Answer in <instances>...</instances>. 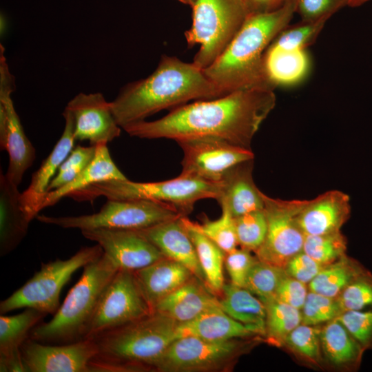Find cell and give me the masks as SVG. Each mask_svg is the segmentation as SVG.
Returning <instances> with one entry per match:
<instances>
[{"label":"cell","mask_w":372,"mask_h":372,"mask_svg":"<svg viewBox=\"0 0 372 372\" xmlns=\"http://www.w3.org/2000/svg\"><path fill=\"white\" fill-rule=\"evenodd\" d=\"M364 269L358 261L344 256L338 261L325 265L308 284L309 290L337 298Z\"/></svg>","instance_id":"32"},{"label":"cell","mask_w":372,"mask_h":372,"mask_svg":"<svg viewBox=\"0 0 372 372\" xmlns=\"http://www.w3.org/2000/svg\"><path fill=\"white\" fill-rule=\"evenodd\" d=\"M133 272L152 312L158 302L194 276L186 267L166 257Z\"/></svg>","instance_id":"23"},{"label":"cell","mask_w":372,"mask_h":372,"mask_svg":"<svg viewBox=\"0 0 372 372\" xmlns=\"http://www.w3.org/2000/svg\"><path fill=\"white\" fill-rule=\"evenodd\" d=\"M337 318L364 351L372 349V309L344 311Z\"/></svg>","instance_id":"42"},{"label":"cell","mask_w":372,"mask_h":372,"mask_svg":"<svg viewBox=\"0 0 372 372\" xmlns=\"http://www.w3.org/2000/svg\"><path fill=\"white\" fill-rule=\"evenodd\" d=\"M183 216L174 207L149 200H111L99 211L78 216H48L37 215L43 223L62 228L82 230L119 229L139 230Z\"/></svg>","instance_id":"9"},{"label":"cell","mask_w":372,"mask_h":372,"mask_svg":"<svg viewBox=\"0 0 372 372\" xmlns=\"http://www.w3.org/2000/svg\"><path fill=\"white\" fill-rule=\"evenodd\" d=\"M257 259L251 251L240 248L225 254V266L230 277L231 283L244 287L248 272Z\"/></svg>","instance_id":"44"},{"label":"cell","mask_w":372,"mask_h":372,"mask_svg":"<svg viewBox=\"0 0 372 372\" xmlns=\"http://www.w3.org/2000/svg\"><path fill=\"white\" fill-rule=\"evenodd\" d=\"M178 338L193 336L212 342H223L258 335V332L229 316L219 307H213L194 320L180 323Z\"/></svg>","instance_id":"26"},{"label":"cell","mask_w":372,"mask_h":372,"mask_svg":"<svg viewBox=\"0 0 372 372\" xmlns=\"http://www.w3.org/2000/svg\"><path fill=\"white\" fill-rule=\"evenodd\" d=\"M342 312L338 298L309 291L301 309L302 323L319 325L337 318Z\"/></svg>","instance_id":"39"},{"label":"cell","mask_w":372,"mask_h":372,"mask_svg":"<svg viewBox=\"0 0 372 372\" xmlns=\"http://www.w3.org/2000/svg\"><path fill=\"white\" fill-rule=\"evenodd\" d=\"M238 245L255 252L262 244L267 231V220L264 209L234 218Z\"/></svg>","instance_id":"37"},{"label":"cell","mask_w":372,"mask_h":372,"mask_svg":"<svg viewBox=\"0 0 372 372\" xmlns=\"http://www.w3.org/2000/svg\"><path fill=\"white\" fill-rule=\"evenodd\" d=\"M25 372H87L98 354L94 339L62 344H45L31 338L21 347Z\"/></svg>","instance_id":"15"},{"label":"cell","mask_w":372,"mask_h":372,"mask_svg":"<svg viewBox=\"0 0 372 372\" xmlns=\"http://www.w3.org/2000/svg\"><path fill=\"white\" fill-rule=\"evenodd\" d=\"M138 231L165 257L184 265L206 285L194 245L180 222V217Z\"/></svg>","instance_id":"21"},{"label":"cell","mask_w":372,"mask_h":372,"mask_svg":"<svg viewBox=\"0 0 372 372\" xmlns=\"http://www.w3.org/2000/svg\"><path fill=\"white\" fill-rule=\"evenodd\" d=\"M220 308L234 320L266 333V307L251 292L232 283L225 284L218 296Z\"/></svg>","instance_id":"28"},{"label":"cell","mask_w":372,"mask_h":372,"mask_svg":"<svg viewBox=\"0 0 372 372\" xmlns=\"http://www.w3.org/2000/svg\"><path fill=\"white\" fill-rule=\"evenodd\" d=\"M96 149V145L76 146L62 163L58 171L74 170L81 172L93 159Z\"/></svg>","instance_id":"47"},{"label":"cell","mask_w":372,"mask_h":372,"mask_svg":"<svg viewBox=\"0 0 372 372\" xmlns=\"http://www.w3.org/2000/svg\"><path fill=\"white\" fill-rule=\"evenodd\" d=\"M99 245L84 247L66 260L56 259L43 263L23 286L0 302V313L21 308H32L46 315H54L59 304L61 291L79 269L100 257Z\"/></svg>","instance_id":"8"},{"label":"cell","mask_w":372,"mask_h":372,"mask_svg":"<svg viewBox=\"0 0 372 372\" xmlns=\"http://www.w3.org/2000/svg\"><path fill=\"white\" fill-rule=\"evenodd\" d=\"M152 313L133 271L118 269L100 297L85 339L94 338Z\"/></svg>","instance_id":"11"},{"label":"cell","mask_w":372,"mask_h":372,"mask_svg":"<svg viewBox=\"0 0 372 372\" xmlns=\"http://www.w3.org/2000/svg\"><path fill=\"white\" fill-rule=\"evenodd\" d=\"M320 344L330 363L351 369L358 367L364 351L338 318L327 322L322 328Z\"/></svg>","instance_id":"30"},{"label":"cell","mask_w":372,"mask_h":372,"mask_svg":"<svg viewBox=\"0 0 372 372\" xmlns=\"http://www.w3.org/2000/svg\"><path fill=\"white\" fill-rule=\"evenodd\" d=\"M267 231L260 247L254 252L265 262L285 269L288 262L302 251L304 234L298 215L306 200H282L263 193Z\"/></svg>","instance_id":"10"},{"label":"cell","mask_w":372,"mask_h":372,"mask_svg":"<svg viewBox=\"0 0 372 372\" xmlns=\"http://www.w3.org/2000/svg\"><path fill=\"white\" fill-rule=\"evenodd\" d=\"M328 19L300 21L293 25H287L271 44L286 50H306L316 41Z\"/></svg>","instance_id":"36"},{"label":"cell","mask_w":372,"mask_h":372,"mask_svg":"<svg viewBox=\"0 0 372 372\" xmlns=\"http://www.w3.org/2000/svg\"><path fill=\"white\" fill-rule=\"evenodd\" d=\"M178 323L157 312L103 332L94 339L98 354L90 371L152 369L153 364L178 338Z\"/></svg>","instance_id":"4"},{"label":"cell","mask_w":372,"mask_h":372,"mask_svg":"<svg viewBox=\"0 0 372 372\" xmlns=\"http://www.w3.org/2000/svg\"><path fill=\"white\" fill-rule=\"evenodd\" d=\"M196 229L219 247L225 254L237 248L238 240L234 218L225 209H222L221 216L216 220L207 216L201 223H194Z\"/></svg>","instance_id":"38"},{"label":"cell","mask_w":372,"mask_h":372,"mask_svg":"<svg viewBox=\"0 0 372 372\" xmlns=\"http://www.w3.org/2000/svg\"><path fill=\"white\" fill-rule=\"evenodd\" d=\"M307 285L287 275L286 273L278 285L275 298L282 302L301 310L309 292Z\"/></svg>","instance_id":"45"},{"label":"cell","mask_w":372,"mask_h":372,"mask_svg":"<svg viewBox=\"0 0 372 372\" xmlns=\"http://www.w3.org/2000/svg\"><path fill=\"white\" fill-rule=\"evenodd\" d=\"M347 240L340 231L322 235H304L302 251L323 265L346 256Z\"/></svg>","instance_id":"34"},{"label":"cell","mask_w":372,"mask_h":372,"mask_svg":"<svg viewBox=\"0 0 372 372\" xmlns=\"http://www.w3.org/2000/svg\"><path fill=\"white\" fill-rule=\"evenodd\" d=\"M14 79L10 73L0 45V147L8 154L6 177L15 185L21 183L25 172L32 165L36 149L26 136L15 110L11 94Z\"/></svg>","instance_id":"12"},{"label":"cell","mask_w":372,"mask_h":372,"mask_svg":"<svg viewBox=\"0 0 372 372\" xmlns=\"http://www.w3.org/2000/svg\"><path fill=\"white\" fill-rule=\"evenodd\" d=\"M324 267V265L317 262L302 251L288 262L285 270L287 275L309 284Z\"/></svg>","instance_id":"46"},{"label":"cell","mask_w":372,"mask_h":372,"mask_svg":"<svg viewBox=\"0 0 372 372\" xmlns=\"http://www.w3.org/2000/svg\"><path fill=\"white\" fill-rule=\"evenodd\" d=\"M47 315L39 310L25 308L17 314L0 316V371H25L21 347L30 338L32 330Z\"/></svg>","instance_id":"22"},{"label":"cell","mask_w":372,"mask_h":372,"mask_svg":"<svg viewBox=\"0 0 372 372\" xmlns=\"http://www.w3.org/2000/svg\"><path fill=\"white\" fill-rule=\"evenodd\" d=\"M183 152L180 174L209 182H219L233 167L254 160L249 148L215 138H198L177 142Z\"/></svg>","instance_id":"14"},{"label":"cell","mask_w":372,"mask_h":372,"mask_svg":"<svg viewBox=\"0 0 372 372\" xmlns=\"http://www.w3.org/2000/svg\"><path fill=\"white\" fill-rule=\"evenodd\" d=\"M217 305V296L203 281L193 276L158 302L153 312L164 315L180 324L191 321Z\"/></svg>","instance_id":"24"},{"label":"cell","mask_w":372,"mask_h":372,"mask_svg":"<svg viewBox=\"0 0 372 372\" xmlns=\"http://www.w3.org/2000/svg\"><path fill=\"white\" fill-rule=\"evenodd\" d=\"M126 179L127 178L112 159L107 145H98L93 159L72 181L46 193L41 205V211L45 207L54 205L72 193L81 190L92 184L110 180Z\"/></svg>","instance_id":"27"},{"label":"cell","mask_w":372,"mask_h":372,"mask_svg":"<svg viewBox=\"0 0 372 372\" xmlns=\"http://www.w3.org/2000/svg\"><path fill=\"white\" fill-rule=\"evenodd\" d=\"M309 65L306 50H286L271 43L264 56L265 72L274 87L301 81L307 74Z\"/></svg>","instance_id":"29"},{"label":"cell","mask_w":372,"mask_h":372,"mask_svg":"<svg viewBox=\"0 0 372 372\" xmlns=\"http://www.w3.org/2000/svg\"><path fill=\"white\" fill-rule=\"evenodd\" d=\"M371 0H350L349 6L352 8L359 7Z\"/></svg>","instance_id":"49"},{"label":"cell","mask_w":372,"mask_h":372,"mask_svg":"<svg viewBox=\"0 0 372 372\" xmlns=\"http://www.w3.org/2000/svg\"><path fill=\"white\" fill-rule=\"evenodd\" d=\"M266 307V333L269 342L282 345L289 334L302 323L301 310L276 298L263 302Z\"/></svg>","instance_id":"33"},{"label":"cell","mask_w":372,"mask_h":372,"mask_svg":"<svg viewBox=\"0 0 372 372\" xmlns=\"http://www.w3.org/2000/svg\"><path fill=\"white\" fill-rule=\"evenodd\" d=\"M178 1H180V2H181V3H183L187 4L185 0H178Z\"/></svg>","instance_id":"51"},{"label":"cell","mask_w":372,"mask_h":372,"mask_svg":"<svg viewBox=\"0 0 372 372\" xmlns=\"http://www.w3.org/2000/svg\"><path fill=\"white\" fill-rule=\"evenodd\" d=\"M185 1H186L187 4L192 6V5L194 3L196 0H185Z\"/></svg>","instance_id":"50"},{"label":"cell","mask_w":372,"mask_h":372,"mask_svg":"<svg viewBox=\"0 0 372 372\" xmlns=\"http://www.w3.org/2000/svg\"><path fill=\"white\" fill-rule=\"evenodd\" d=\"M65 108L73 116L76 141L87 140L90 145H107L121 134L122 128L116 121L110 102L100 92L79 93Z\"/></svg>","instance_id":"17"},{"label":"cell","mask_w":372,"mask_h":372,"mask_svg":"<svg viewBox=\"0 0 372 372\" xmlns=\"http://www.w3.org/2000/svg\"><path fill=\"white\" fill-rule=\"evenodd\" d=\"M219 182L180 174L170 180L138 183L110 180L92 184L72 193L68 197L79 201H93L99 196L111 200H149L169 204L183 216L192 212L194 204L202 199H216Z\"/></svg>","instance_id":"6"},{"label":"cell","mask_w":372,"mask_h":372,"mask_svg":"<svg viewBox=\"0 0 372 372\" xmlns=\"http://www.w3.org/2000/svg\"><path fill=\"white\" fill-rule=\"evenodd\" d=\"M118 269L104 253L83 267L53 318L31 331L30 338L45 344H62L85 339L100 297Z\"/></svg>","instance_id":"5"},{"label":"cell","mask_w":372,"mask_h":372,"mask_svg":"<svg viewBox=\"0 0 372 372\" xmlns=\"http://www.w3.org/2000/svg\"><path fill=\"white\" fill-rule=\"evenodd\" d=\"M81 233L85 238L97 242L118 269L134 271L165 257L138 230L95 229Z\"/></svg>","instance_id":"16"},{"label":"cell","mask_w":372,"mask_h":372,"mask_svg":"<svg viewBox=\"0 0 372 372\" xmlns=\"http://www.w3.org/2000/svg\"><path fill=\"white\" fill-rule=\"evenodd\" d=\"M192 24L185 32L189 48H200L193 63L205 70L224 52L249 15L242 0H196Z\"/></svg>","instance_id":"7"},{"label":"cell","mask_w":372,"mask_h":372,"mask_svg":"<svg viewBox=\"0 0 372 372\" xmlns=\"http://www.w3.org/2000/svg\"><path fill=\"white\" fill-rule=\"evenodd\" d=\"M253 160L231 168L219 181L216 200L234 218L264 208L263 193L253 178Z\"/></svg>","instance_id":"20"},{"label":"cell","mask_w":372,"mask_h":372,"mask_svg":"<svg viewBox=\"0 0 372 372\" xmlns=\"http://www.w3.org/2000/svg\"><path fill=\"white\" fill-rule=\"evenodd\" d=\"M276 105L273 90L247 89L175 108L153 121L135 122L123 127L141 138H167L176 142L215 138L245 148Z\"/></svg>","instance_id":"1"},{"label":"cell","mask_w":372,"mask_h":372,"mask_svg":"<svg viewBox=\"0 0 372 372\" xmlns=\"http://www.w3.org/2000/svg\"><path fill=\"white\" fill-rule=\"evenodd\" d=\"M225 94L193 63L163 55L147 78L123 86L110 102L114 116L123 129L154 114L187 104L192 100H208Z\"/></svg>","instance_id":"2"},{"label":"cell","mask_w":372,"mask_h":372,"mask_svg":"<svg viewBox=\"0 0 372 372\" xmlns=\"http://www.w3.org/2000/svg\"><path fill=\"white\" fill-rule=\"evenodd\" d=\"M285 273V269L257 258L248 272L244 288L265 302L275 298L278 285Z\"/></svg>","instance_id":"35"},{"label":"cell","mask_w":372,"mask_h":372,"mask_svg":"<svg viewBox=\"0 0 372 372\" xmlns=\"http://www.w3.org/2000/svg\"><path fill=\"white\" fill-rule=\"evenodd\" d=\"M321 329L318 325L301 323L289 334L285 344L302 357L317 362L320 356Z\"/></svg>","instance_id":"41"},{"label":"cell","mask_w":372,"mask_h":372,"mask_svg":"<svg viewBox=\"0 0 372 372\" xmlns=\"http://www.w3.org/2000/svg\"><path fill=\"white\" fill-rule=\"evenodd\" d=\"M287 0H242L249 14L267 13L282 8Z\"/></svg>","instance_id":"48"},{"label":"cell","mask_w":372,"mask_h":372,"mask_svg":"<svg viewBox=\"0 0 372 372\" xmlns=\"http://www.w3.org/2000/svg\"><path fill=\"white\" fill-rule=\"evenodd\" d=\"M337 298L343 311L372 309V273L365 269Z\"/></svg>","instance_id":"40"},{"label":"cell","mask_w":372,"mask_h":372,"mask_svg":"<svg viewBox=\"0 0 372 372\" xmlns=\"http://www.w3.org/2000/svg\"><path fill=\"white\" fill-rule=\"evenodd\" d=\"M237 339L212 342L193 336L176 338L152 369L162 372H203L223 369L240 353Z\"/></svg>","instance_id":"13"},{"label":"cell","mask_w":372,"mask_h":372,"mask_svg":"<svg viewBox=\"0 0 372 372\" xmlns=\"http://www.w3.org/2000/svg\"><path fill=\"white\" fill-rule=\"evenodd\" d=\"M350 214L349 196L331 190L306 200L297 221L304 235H322L340 231Z\"/></svg>","instance_id":"19"},{"label":"cell","mask_w":372,"mask_h":372,"mask_svg":"<svg viewBox=\"0 0 372 372\" xmlns=\"http://www.w3.org/2000/svg\"><path fill=\"white\" fill-rule=\"evenodd\" d=\"M296 0L273 12L249 14L224 52L203 70L225 94L247 89L275 87L264 68L265 53L291 20Z\"/></svg>","instance_id":"3"},{"label":"cell","mask_w":372,"mask_h":372,"mask_svg":"<svg viewBox=\"0 0 372 372\" xmlns=\"http://www.w3.org/2000/svg\"><path fill=\"white\" fill-rule=\"evenodd\" d=\"M350 0H296L295 12L301 21H316L329 19L345 6Z\"/></svg>","instance_id":"43"},{"label":"cell","mask_w":372,"mask_h":372,"mask_svg":"<svg viewBox=\"0 0 372 372\" xmlns=\"http://www.w3.org/2000/svg\"><path fill=\"white\" fill-rule=\"evenodd\" d=\"M18 185L0 175V254L14 250L25 236L31 220L25 212Z\"/></svg>","instance_id":"25"},{"label":"cell","mask_w":372,"mask_h":372,"mask_svg":"<svg viewBox=\"0 0 372 372\" xmlns=\"http://www.w3.org/2000/svg\"><path fill=\"white\" fill-rule=\"evenodd\" d=\"M63 132L53 149L45 158L39 168L33 173L28 188L21 193L23 208L32 221L41 211V205L47 193L48 187L62 163L70 154L74 147V123L71 112L65 108Z\"/></svg>","instance_id":"18"},{"label":"cell","mask_w":372,"mask_h":372,"mask_svg":"<svg viewBox=\"0 0 372 372\" xmlns=\"http://www.w3.org/2000/svg\"><path fill=\"white\" fill-rule=\"evenodd\" d=\"M180 222L194 245L206 285L218 297L225 285L223 265L225 253L200 232L194 223L186 216L180 217Z\"/></svg>","instance_id":"31"}]
</instances>
